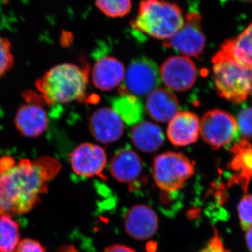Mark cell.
Here are the masks:
<instances>
[{"mask_svg":"<svg viewBox=\"0 0 252 252\" xmlns=\"http://www.w3.org/2000/svg\"><path fill=\"white\" fill-rule=\"evenodd\" d=\"M61 165L51 157L24 158L0 172V216L31 211L48 190Z\"/></svg>","mask_w":252,"mask_h":252,"instance_id":"obj_1","label":"cell"},{"mask_svg":"<svg viewBox=\"0 0 252 252\" xmlns=\"http://www.w3.org/2000/svg\"><path fill=\"white\" fill-rule=\"evenodd\" d=\"M89 71L64 63L51 68L36 81V86L48 104H67L85 96Z\"/></svg>","mask_w":252,"mask_h":252,"instance_id":"obj_2","label":"cell"},{"mask_svg":"<svg viewBox=\"0 0 252 252\" xmlns=\"http://www.w3.org/2000/svg\"><path fill=\"white\" fill-rule=\"evenodd\" d=\"M213 79L217 94L235 104L252 95V68L238 62L224 50L212 59Z\"/></svg>","mask_w":252,"mask_h":252,"instance_id":"obj_3","label":"cell"},{"mask_svg":"<svg viewBox=\"0 0 252 252\" xmlns=\"http://www.w3.org/2000/svg\"><path fill=\"white\" fill-rule=\"evenodd\" d=\"M184 21L182 9L177 4L162 0H142L132 26L154 39L166 41L182 28Z\"/></svg>","mask_w":252,"mask_h":252,"instance_id":"obj_4","label":"cell"},{"mask_svg":"<svg viewBox=\"0 0 252 252\" xmlns=\"http://www.w3.org/2000/svg\"><path fill=\"white\" fill-rule=\"evenodd\" d=\"M152 172L154 182L161 190L177 191L195 173V164L184 154L165 152L154 159Z\"/></svg>","mask_w":252,"mask_h":252,"instance_id":"obj_5","label":"cell"},{"mask_svg":"<svg viewBox=\"0 0 252 252\" xmlns=\"http://www.w3.org/2000/svg\"><path fill=\"white\" fill-rule=\"evenodd\" d=\"M160 79V69L154 61L148 58H138L128 66L119 94L136 97L147 95L158 89Z\"/></svg>","mask_w":252,"mask_h":252,"instance_id":"obj_6","label":"cell"},{"mask_svg":"<svg viewBox=\"0 0 252 252\" xmlns=\"http://www.w3.org/2000/svg\"><path fill=\"white\" fill-rule=\"evenodd\" d=\"M238 124L229 113L220 109L207 112L200 122V135L215 149L228 145L238 133Z\"/></svg>","mask_w":252,"mask_h":252,"instance_id":"obj_7","label":"cell"},{"mask_svg":"<svg viewBox=\"0 0 252 252\" xmlns=\"http://www.w3.org/2000/svg\"><path fill=\"white\" fill-rule=\"evenodd\" d=\"M201 17L196 12H189L183 26L164 46L187 57H199L205 47V37L202 31Z\"/></svg>","mask_w":252,"mask_h":252,"instance_id":"obj_8","label":"cell"},{"mask_svg":"<svg viewBox=\"0 0 252 252\" xmlns=\"http://www.w3.org/2000/svg\"><path fill=\"white\" fill-rule=\"evenodd\" d=\"M160 78L169 89L185 91L193 87L197 80V68L193 61L185 56L167 59L160 69Z\"/></svg>","mask_w":252,"mask_h":252,"instance_id":"obj_9","label":"cell"},{"mask_svg":"<svg viewBox=\"0 0 252 252\" xmlns=\"http://www.w3.org/2000/svg\"><path fill=\"white\" fill-rule=\"evenodd\" d=\"M70 162L74 173L84 177H102L107 164V154L102 147L83 143L74 149Z\"/></svg>","mask_w":252,"mask_h":252,"instance_id":"obj_10","label":"cell"},{"mask_svg":"<svg viewBox=\"0 0 252 252\" xmlns=\"http://www.w3.org/2000/svg\"><path fill=\"white\" fill-rule=\"evenodd\" d=\"M159 220L157 213L150 207L137 205L131 207L124 218L126 233L137 240H145L157 233Z\"/></svg>","mask_w":252,"mask_h":252,"instance_id":"obj_11","label":"cell"},{"mask_svg":"<svg viewBox=\"0 0 252 252\" xmlns=\"http://www.w3.org/2000/svg\"><path fill=\"white\" fill-rule=\"evenodd\" d=\"M89 128L96 140L103 144H110L122 137L124 124L114 109L103 107L91 115Z\"/></svg>","mask_w":252,"mask_h":252,"instance_id":"obj_12","label":"cell"},{"mask_svg":"<svg viewBox=\"0 0 252 252\" xmlns=\"http://www.w3.org/2000/svg\"><path fill=\"white\" fill-rule=\"evenodd\" d=\"M167 135L176 147H185L195 143L200 135V120L196 114L181 112L169 122Z\"/></svg>","mask_w":252,"mask_h":252,"instance_id":"obj_13","label":"cell"},{"mask_svg":"<svg viewBox=\"0 0 252 252\" xmlns=\"http://www.w3.org/2000/svg\"><path fill=\"white\" fill-rule=\"evenodd\" d=\"M47 114L39 104L29 101L18 109L15 125L18 132L25 137H37L48 128Z\"/></svg>","mask_w":252,"mask_h":252,"instance_id":"obj_14","label":"cell"},{"mask_svg":"<svg viewBox=\"0 0 252 252\" xmlns=\"http://www.w3.org/2000/svg\"><path fill=\"white\" fill-rule=\"evenodd\" d=\"M233 157L229 168L234 172L230 183L240 185L245 193L252 180V146L247 140H242L230 149Z\"/></svg>","mask_w":252,"mask_h":252,"instance_id":"obj_15","label":"cell"},{"mask_svg":"<svg viewBox=\"0 0 252 252\" xmlns=\"http://www.w3.org/2000/svg\"><path fill=\"white\" fill-rule=\"evenodd\" d=\"M125 74V68L120 61L112 56H104L94 64L92 81L99 90L110 91L122 82Z\"/></svg>","mask_w":252,"mask_h":252,"instance_id":"obj_16","label":"cell"},{"mask_svg":"<svg viewBox=\"0 0 252 252\" xmlns=\"http://www.w3.org/2000/svg\"><path fill=\"white\" fill-rule=\"evenodd\" d=\"M112 177L122 183H131L140 177L143 170L142 159L135 152L129 148L118 151L110 162Z\"/></svg>","mask_w":252,"mask_h":252,"instance_id":"obj_17","label":"cell"},{"mask_svg":"<svg viewBox=\"0 0 252 252\" xmlns=\"http://www.w3.org/2000/svg\"><path fill=\"white\" fill-rule=\"evenodd\" d=\"M146 110L157 122H170L179 112L178 99L170 89L159 88L148 94Z\"/></svg>","mask_w":252,"mask_h":252,"instance_id":"obj_18","label":"cell"},{"mask_svg":"<svg viewBox=\"0 0 252 252\" xmlns=\"http://www.w3.org/2000/svg\"><path fill=\"white\" fill-rule=\"evenodd\" d=\"M130 137L134 145L146 153L158 150L165 142V136L161 128L149 122H140L135 124L131 131Z\"/></svg>","mask_w":252,"mask_h":252,"instance_id":"obj_19","label":"cell"},{"mask_svg":"<svg viewBox=\"0 0 252 252\" xmlns=\"http://www.w3.org/2000/svg\"><path fill=\"white\" fill-rule=\"evenodd\" d=\"M220 49L238 62L252 68V23L234 39L225 41Z\"/></svg>","mask_w":252,"mask_h":252,"instance_id":"obj_20","label":"cell"},{"mask_svg":"<svg viewBox=\"0 0 252 252\" xmlns=\"http://www.w3.org/2000/svg\"><path fill=\"white\" fill-rule=\"evenodd\" d=\"M112 107L127 125H135L140 122L143 117L142 102L138 97L132 94H120V97L112 101Z\"/></svg>","mask_w":252,"mask_h":252,"instance_id":"obj_21","label":"cell"},{"mask_svg":"<svg viewBox=\"0 0 252 252\" xmlns=\"http://www.w3.org/2000/svg\"><path fill=\"white\" fill-rule=\"evenodd\" d=\"M19 226L9 215L0 216V252H14L19 243Z\"/></svg>","mask_w":252,"mask_h":252,"instance_id":"obj_22","label":"cell"},{"mask_svg":"<svg viewBox=\"0 0 252 252\" xmlns=\"http://www.w3.org/2000/svg\"><path fill=\"white\" fill-rule=\"evenodd\" d=\"M95 4L106 16L112 18L124 17L132 8L131 0H95Z\"/></svg>","mask_w":252,"mask_h":252,"instance_id":"obj_23","label":"cell"},{"mask_svg":"<svg viewBox=\"0 0 252 252\" xmlns=\"http://www.w3.org/2000/svg\"><path fill=\"white\" fill-rule=\"evenodd\" d=\"M237 210L242 229L246 231L252 227V194L245 193L239 202Z\"/></svg>","mask_w":252,"mask_h":252,"instance_id":"obj_24","label":"cell"},{"mask_svg":"<svg viewBox=\"0 0 252 252\" xmlns=\"http://www.w3.org/2000/svg\"><path fill=\"white\" fill-rule=\"evenodd\" d=\"M14 63L11 43L7 39L0 38V79L9 72Z\"/></svg>","mask_w":252,"mask_h":252,"instance_id":"obj_25","label":"cell"},{"mask_svg":"<svg viewBox=\"0 0 252 252\" xmlns=\"http://www.w3.org/2000/svg\"><path fill=\"white\" fill-rule=\"evenodd\" d=\"M237 124L245 139L252 141V107H249L240 112Z\"/></svg>","mask_w":252,"mask_h":252,"instance_id":"obj_26","label":"cell"},{"mask_svg":"<svg viewBox=\"0 0 252 252\" xmlns=\"http://www.w3.org/2000/svg\"><path fill=\"white\" fill-rule=\"evenodd\" d=\"M198 252H230L225 246L222 239L216 229L214 230L213 236L209 240L206 246Z\"/></svg>","mask_w":252,"mask_h":252,"instance_id":"obj_27","label":"cell"},{"mask_svg":"<svg viewBox=\"0 0 252 252\" xmlns=\"http://www.w3.org/2000/svg\"><path fill=\"white\" fill-rule=\"evenodd\" d=\"M14 252H46L45 249L36 240L25 239L19 242Z\"/></svg>","mask_w":252,"mask_h":252,"instance_id":"obj_28","label":"cell"},{"mask_svg":"<svg viewBox=\"0 0 252 252\" xmlns=\"http://www.w3.org/2000/svg\"><path fill=\"white\" fill-rule=\"evenodd\" d=\"M103 252H136L134 249L124 245H113L104 250Z\"/></svg>","mask_w":252,"mask_h":252,"instance_id":"obj_29","label":"cell"},{"mask_svg":"<svg viewBox=\"0 0 252 252\" xmlns=\"http://www.w3.org/2000/svg\"><path fill=\"white\" fill-rule=\"evenodd\" d=\"M12 157H5L0 158V172L4 171L16 163Z\"/></svg>","mask_w":252,"mask_h":252,"instance_id":"obj_30","label":"cell"},{"mask_svg":"<svg viewBox=\"0 0 252 252\" xmlns=\"http://www.w3.org/2000/svg\"><path fill=\"white\" fill-rule=\"evenodd\" d=\"M245 240L250 252H252V227L245 231Z\"/></svg>","mask_w":252,"mask_h":252,"instance_id":"obj_31","label":"cell"},{"mask_svg":"<svg viewBox=\"0 0 252 252\" xmlns=\"http://www.w3.org/2000/svg\"><path fill=\"white\" fill-rule=\"evenodd\" d=\"M240 1H247V2H248V1H252V0H240Z\"/></svg>","mask_w":252,"mask_h":252,"instance_id":"obj_32","label":"cell"}]
</instances>
